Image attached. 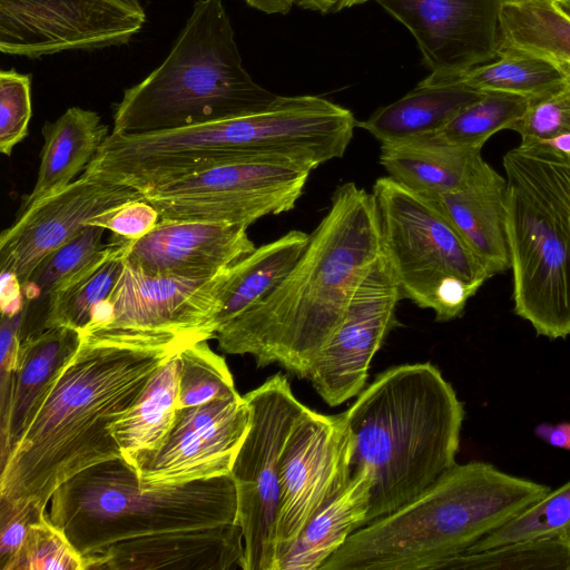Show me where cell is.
Segmentation results:
<instances>
[{"label": "cell", "mask_w": 570, "mask_h": 570, "mask_svg": "<svg viewBox=\"0 0 570 570\" xmlns=\"http://www.w3.org/2000/svg\"><path fill=\"white\" fill-rule=\"evenodd\" d=\"M569 532L570 481L557 490H550L543 498L465 551H482L505 543L558 537Z\"/></svg>", "instance_id": "cell-35"}, {"label": "cell", "mask_w": 570, "mask_h": 570, "mask_svg": "<svg viewBox=\"0 0 570 570\" xmlns=\"http://www.w3.org/2000/svg\"><path fill=\"white\" fill-rule=\"evenodd\" d=\"M0 570H85L83 560L48 518L33 523L19 551Z\"/></svg>", "instance_id": "cell-36"}, {"label": "cell", "mask_w": 570, "mask_h": 570, "mask_svg": "<svg viewBox=\"0 0 570 570\" xmlns=\"http://www.w3.org/2000/svg\"><path fill=\"white\" fill-rule=\"evenodd\" d=\"M47 515L35 501L0 500V569L19 551L31 525Z\"/></svg>", "instance_id": "cell-39"}, {"label": "cell", "mask_w": 570, "mask_h": 570, "mask_svg": "<svg viewBox=\"0 0 570 570\" xmlns=\"http://www.w3.org/2000/svg\"><path fill=\"white\" fill-rule=\"evenodd\" d=\"M159 220L157 209L141 198L101 214L88 226H99L110 230L115 236L135 240L150 232Z\"/></svg>", "instance_id": "cell-40"}, {"label": "cell", "mask_w": 570, "mask_h": 570, "mask_svg": "<svg viewBox=\"0 0 570 570\" xmlns=\"http://www.w3.org/2000/svg\"><path fill=\"white\" fill-rule=\"evenodd\" d=\"M441 569L464 570H570V532L551 538L501 544L475 552H462L443 562Z\"/></svg>", "instance_id": "cell-32"}, {"label": "cell", "mask_w": 570, "mask_h": 570, "mask_svg": "<svg viewBox=\"0 0 570 570\" xmlns=\"http://www.w3.org/2000/svg\"><path fill=\"white\" fill-rule=\"evenodd\" d=\"M372 487L371 469L355 468L348 485L311 519L278 570H320L366 524Z\"/></svg>", "instance_id": "cell-24"}, {"label": "cell", "mask_w": 570, "mask_h": 570, "mask_svg": "<svg viewBox=\"0 0 570 570\" xmlns=\"http://www.w3.org/2000/svg\"><path fill=\"white\" fill-rule=\"evenodd\" d=\"M370 0H294V4L322 13L336 12L342 9L365 3Z\"/></svg>", "instance_id": "cell-45"}, {"label": "cell", "mask_w": 570, "mask_h": 570, "mask_svg": "<svg viewBox=\"0 0 570 570\" xmlns=\"http://www.w3.org/2000/svg\"><path fill=\"white\" fill-rule=\"evenodd\" d=\"M531 101L528 97L511 92H482L436 134L454 145L482 148L492 135L509 129L520 119Z\"/></svg>", "instance_id": "cell-33"}, {"label": "cell", "mask_w": 570, "mask_h": 570, "mask_svg": "<svg viewBox=\"0 0 570 570\" xmlns=\"http://www.w3.org/2000/svg\"><path fill=\"white\" fill-rule=\"evenodd\" d=\"M41 132L38 177L32 190L22 197L17 216L69 186L109 135L96 111L80 107H70L53 122L47 121Z\"/></svg>", "instance_id": "cell-23"}, {"label": "cell", "mask_w": 570, "mask_h": 570, "mask_svg": "<svg viewBox=\"0 0 570 570\" xmlns=\"http://www.w3.org/2000/svg\"><path fill=\"white\" fill-rule=\"evenodd\" d=\"M354 448L344 412L328 415L306 407L296 421L281 458L277 570L311 519L348 485Z\"/></svg>", "instance_id": "cell-11"}, {"label": "cell", "mask_w": 570, "mask_h": 570, "mask_svg": "<svg viewBox=\"0 0 570 570\" xmlns=\"http://www.w3.org/2000/svg\"><path fill=\"white\" fill-rule=\"evenodd\" d=\"M119 238L126 263L148 275L214 277L256 248L246 226L220 222L159 220L138 239Z\"/></svg>", "instance_id": "cell-18"}, {"label": "cell", "mask_w": 570, "mask_h": 570, "mask_svg": "<svg viewBox=\"0 0 570 570\" xmlns=\"http://www.w3.org/2000/svg\"><path fill=\"white\" fill-rule=\"evenodd\" d=\"M499 52L570 63V17L557 0H502Z\"/></svg>", "instance_id": "cell-29"}, {"label": "cell", "mask_w": 570, "mask_h": 570, "mask_svg": "<svg viewBox=\"0 0 570 570\" xmlns=\"http://www.w3.org/2000/svg\"><path fill=\"white\" fill-rule=\"evenodd\" d=\"M250 412L244 396L177 410L161 446L131 466L145 487L184 484L229 474L247 434Z\"/></svg>", "instance_id": "cell-15"}, {"label": "cell", "mask_w": 570, "mask_h": 570, "mask_svg": "<svg viewBox=\"0 0 570 570\" xmlns=\"http://www.w3.org/2000/svg\"><path fill=\"white\" fill-rule=\"evenodd\" d=\"M344 414L355 442L353 470L367 465L373 475L366 523L400 508L456 463L464 405L430 362L381 372Z\"/></svg>", "instance_id": "cell-3"}, {"label": "cell", "mask_w": 570, "mask_h": 570, "mask_svg": "<svg viewBox=\"0 0 570 570\" xmlns=\"http://www.w3.org/2000/svg\"><path fill=\"white\" fill-rule=\"evenodd\" d=\"M402 298L400 285L381 253L355 287L338 326L308 375L327 405H341L365 387L374 355L399 325L396 307Z\"/></svg>", "instance_id": "cell-14"}, {"label": "cell", "mask_w": 570, "mask_h": 570, "mask_svg": "<svg viewBox=\"0 0 570 570\" xmlns=\"http://www.w3.org/2000/svg\"><path fill=\"white\" fill-rule=\"evenodd\" d=\"M556 66L560 69V71L566 77L567 82L570 85V63L568 62H554Z\"/></svg>", "instance_id": "cell-47"}, {"label": "cell", "mask_w": 570, "mask_h": 570, "mask_svg": "<svg viewBox=\"0 0 570 570\" xmlns=\"http://www.w3.org/2000/svg\"><path fill=\"white\" fill-rule=\"evenodd\" d=\"M81 340L82 332L67 326L46 328L22 338L9 411L0 423V468Z\"/></svg>", "instance_id": "cell-21"}, {"label": "cell", "mask_w": 570, "mask_h": 570, "mask_svg": "<svg viewBox=\"0 0 570 570\" xmlns=\"http://www.w3.org/2000/svg\"><path fill=\"white\" fill-rule=\"evenodd\" d=\"M177 410L199 406L238 395L224 357L207 341H198L177 352Z\"/></svg>", "instance_id": "cell-34"}, {"label": "cell", "mask_w": 570, "mask_h": 570, "mask_svg": "<svg viewBox=\"0 0 570 570\" xmlns=\"http://www.w3.org/2000/svg\"><path fill=\"white\" fill-rule=\"evenodd\" d=\"M250 412L247 434L230 476L237 491L244 540L243 570H277L275 537L281 502V458L306 410L281 372L243 395Z\"/></svg>", "instance_id": "cell-9"}, {"label": "cell", "mask_w": 570, "mask_h": 570, "mask_svg": "<svg viewBox=\"0 0 570 570\" xmlns=\"http://www.w3.org/2000/svg\"><path fill=\"white\" fill-rule=\"evenodd\" d=\"M144 198L138 189L83 174L43 199L0 235V272L22 285L50 253L72 239L89 223L125 203Z\"/></svg>", "instance_id": "cell-16"}, {"label": "cell", "mask_w": 570, "mask_h": 570, "mask_svg": "<svg viewBox=\"0 0 570 570\" xmlns=\"http://www.w3.org/2000/svg\"><path fill=\"white\" fill-rule=\"evenodd\" d=\"M277 95L246 71L222 0H196L166 59L124 91L115 135L178 129L261 111Z\"/></svg>", "instance_id": "cell-5"}, {"label": "cell", "mask_w": 570, "mask_h": 570, "mask_svg": "<svg viewBox=\"0 0 570 570\" xmlns=\"http://www.w3.org/2000/svg\"><path fill=\"white\" fill-rule=\"evenodd\" d=\"M22 328V312L1 314L0 324V423L7 417L14 382Z\"/></svg>", "instance_id": "cell-41"}, {"label": "cell", "mask_w": 570, "mask_h": 570, "mask_svg": "<svg viewBox=\"0 0 570 570\" xmlns=\"http://www.w3.org/2000/svg\"><path fill=\"white\" fill-rule=\"evenodd\" d=\"M228 268L207 278L148 275L125 261L116 287L85 332L169 337L187 345L214 338L217 296Z\"/></svg>", "instance_id": "cell-12"}, {"label": "cell", "mask_w": 570, "mask_h": 570, "mask_svg": "<svg viewBox=\"0 0 570 570\" xmlns=\"http://www.w3.org/2000/svg\"><path fill=\"white\" fill-rule=\"evenodd\" d=\"M105 230L99 226H87L72 239L41 259L21 285L22 327L26 324L31 325L27 335L43 330L50 296L105 246Z\"/></svg>", "instance_id": "cell-31"}, {"label": "cell", "mask_w": 570, "mask_h": 570, "mask_svg": "<svg viewBox=\"0 0 570 570\" xmlns=\"http://www.w3.org/2000/svg\"><path fill=\"white\" fill-rule=\"evenodd\" d=\"M517 148L528 156L570 164V132H562L546 139L521 142Z\"/></svg>", "instance_id": "cell-43"}, {"label": "cell", "mask_w": 570, "mask_h": 570, "mask_svg": "<svg viewBox=\"0 0 570 570\" xmlns=\"http://www.w3.org/2000/svg\"><path fill=\"white\" fill-rule=\"evenodd\" d=\"M125 267V247L115 236L50 296L43 330L67 326L85 332L97 306L116 287ZM42 330V331H43Z\"/></svg>", "instance_id": "cell-28"}, {"label": "cell", "mask_w": 570, "mask_h": 570, "mask_svg": "<svg viewBox=\"0 0 570 570\" xmlns=\"http://www.w3.org/2000/svg\"><path fill=\"white\" fill-rule=\"evenodd\" d=\"M508 180L485 160L462 187L435 202L492 276L511 268Z\"/></svg>", "instance_id": "cell-20"}, {"label": "cell", "mask_w": 570, "mask_h": 570, "mask_svg": "<svg viewBox=\"0 0 570 570\" xmlns=\"http://www.w3.org/2000/svg\"><path fill=\"white\" fill-rule=\"evenodd\" d=\"M481 95L461 85L420 82L407 95L377 109L356 126L381 144L433 134Z\"/></svg>", "instance_id": "cell-26"}, {"label": "cell", "mask_w": 570, "mask_h": 570, "mask_svg": "<svg viewBox=\"0 0 570 570\" xmlns=\"http://www.w3.org/2000/svg\"><path fill=\"white\" fill-rule=\"evenodd\" d=\"M509 130L521 136V142L546 139L570 132V85L542 99L531 101L524 115Z\"/></svg>", "instance_id": "cell-38"}, {"label": "cell", "mask_w": 570, "mask_h": 570, "mask_svg": "<svg viewBox=\"0 0 570 570\" xmlns=\"http://www.w3.org/2000/svg\"><path fill=\"white\" fill-rule=\"evenodd\" d=\"M381 253L373 194L352 181L337 186L286 277L216 332L219 350L250 355L257 367L277 364L307 380L355 287Z\"/></svg>", "instance_id": "cell-2"}, {"label": "cell", "mask_w": 570, "mask_h": 570, "mask_svg": "<svg viewBox=\"0 0 570 570\" xmlns=\"http://www.w3.org/2000/svg\"><path fill=\"white\" fill-rule=\"evenodd\" d=\"M31 75L0 72V151L10 156L28 135L31 118Z\"/></svg>", "instance_id": "cell-37"}, {"label": "cell", "mask_w": 570, "mask_h": 570, "mask_svg": "<svg viewBox=\"0 0 570 570\" xmlns=\"http://www.w3.org/2000/svg\"><path fill=\"white\" fill-rule=\"evenodd\" d=\"M533 432L537 438L552 446L570 450V422L541 423Z\"/></svg>", "instance_id": "cell-44"}, {"label": "cell", "mask_w": 570, "mask_h": 570, "mask_svg": "<svg viewBox=\"0 0 570 570\" xmlns=\"http://www.w3.org/2000/svg\"><path fill=\"white\" fill-rule=\"evenodd\" d=\"M308 240L309 234L293 229L232 265L217 296L215 334L271 293L296 264Z\"/></svg>", "instance_id": "cell-25"}, {"label": "cell", "mask_w": 570, "mask_h": 570, "mask_svg": "<svg viewBox=\"0 0 570 570\" xmlns=\"http://www.w3.org/2000/svg\"><path fill=\"white\" fill-rule=\"evenodd\" d=\"M312 169L279 159L223 163L154 187L144 199L160 220L220 222L248 227L296 205Z\"/></svg>", "instance_id": "cell-10"}, {"label": "cell", "mask_w": 570, "mask_h": 570, "mask_svg": "<svg viewBox=\"0 0 570 570\" xmlns=\"http://www.w3.org/2000/svg\"><path fill=\"white\" fill-rule=\"evenodd\" d=\"M250 7L266 13H286L294 0H245Z\"/></svg>", "instance_id": "cell-46"}, {"label": "cell", "mask_w": 570, "mask_h": 570, "mask_svg": "<svg viewBox=\"0 0 570 570\" xmlns=\"http://www.w3.org/2000/svg\"><path fill=\"white\" fill-rule=\"evenodd\" d=\"M414 36L436 77L497 58L502 0H373Z\"/></svg>", "instance_id": "cell-17"}, {"label": "cell", "mask_w": 570, "mask_h": 570, "mask_svg": "<svg viewBox=\"0 0 570 570\" xmlns=\"http://www.w3.org/2000/svg\"><path fill=\"white\" fill-rule=\"evenodd\" d=\"M557 4L570 17V0H557Z\"/></svg>", "instance_id": "cell-48"}, {"label": "cell", "mask_w": 570, "mask_h": 570, "mask_svg": "<svg viewBox=\"0 0 570 570\" xmlns=\"http://www.w3.org/2000/svg\"><path fill=\"white\" fill-rule=\"evenodd\" d=\"M243 564L239 523L114 544L83 559L85 570H230Z\"/></svg>", "instance_id": "cell-19"}, {"label": "cell", "mask_w": 570, "mask_h": 570, "mask_svg": "<svg viewBox=\"0 0 570 570\" xmlns=\"http://www.w3.org/2000/svg\"><path fill=\"white\" fill-rule=\"evenodd\" d=\"M524 156L531 168L553 197L570 233V164L528 155Z\"/></svg>", "instance_id": "cell-42"}, {"label": "cell", "mask_w": 570, "mask_h": 570, "mask_svg": "<svg viewBox=\"0 0 570 570\" xmlns=\"http://www.w3.org/2000/svg\"><path fill=\"white\" fill-rule=\"evenodd\" d=\"M177 353L163 362L130 406L110 424L122 459L129 463L157 451L169 434L177 414Z\"/></svg>", "instance_id": "cell-27"}, {"label": "cell", "mask_w": 570, "mask_h": 570, "mask_svg": "<svg viewBox=\"0 0 570 570\" xmlns=\"http://www.w3.org/2000/svg\"><path fill=\"white\" fill-rule=\"evenodd\" d=\"M186 345L169 337L83 332L0 468V500L47 508L73 475L121 459L110 424L130 409L156 368Z\"/></svg>", "instance_id": "cell-1"}, {"label": "cell", "mask_w": 570, "mask_h": 570, "mask_svg": "<svg viewBox=\"0 0 570 570\" xmlns=\"http://www.w3.org/2000/svg\"><path fill=\"white\" fill-rule=\"evenodd\" d=\"M47 512L82 560L119 543L238 522L230 474L145 487L122 458L95 464L62 483Z\"/></svg>", "instance_id": "cell-6"}, {"label": "cell", "mask_w": 570, "mask_h": 570, "mask_svg": "<svg viewBox=\"0 0 570 570\" xmlns=\"http://www.w3.org/2000/svg\"><path fill=\"white\" fill-rule=\"evenodd\" d=\"M550 490L491 463H455L413 499L356 530L320 570H439Z\"/></svg>", "instance_id": "cell-4"}, {"label": "cell", "mask_w": 570, "mask_h": 570, "mask_svg": "<svg viewBox=\"0 0 570 570\" xmlns=\"http://www.w3.org/2000/svg\"><path fill=\"white\" fill-rule=\"evenodd\" d=\"M514 313L538 335H570V233L550 191L517 148L503 157Z\"/></svg>", "instance_id": "cell-8"}, {"label": "cell", "mask_w": 570, "mask_h": 570, "mask_svg": "<svg viewBox=\"0 0 570 570\" xmlns=\"http://www.w3.org/2000/svg\"><path fill=\"white\" fill-rule=\"evenodd\" d=\"M145 22L138 0H0V51L39 58L120 46Z\"/></svg>", "instance_id": "cell-13"}, {"label": "cell", "mask_w": 570, "mask_h": 570, "mask_svg": "<svg viewBox=\"0 0 570 570\" xmlns=\"http://www.w3.org/2000/svg\"><path fill=\"white\" fill-rule=\"evenodd\" d=\"M481 149L448 142L433 132L381 144L380 164L406 188L436 200L470 180L484 161Z\"/></svg>", "instance_id": "cell-22"}, {"label": "cell", "mask_w": 570, "mask_h": 570, "mask_svg": "<svg viewBox=\"0 0 570 570\" xmlns=\"http://www.w3.org/2000/svg\"><path fill=\"white\" fill-rule=\"evenodd\" d=\"M421 82L461 85L481 92H511L532 101L550 96L568 83L554 62L518 52H499L490 62L450 76L430 75Z\"/></svg>", "instance_id": "cell-30"}, {"label": "cell", "mask_w": 570, "mask_h": 570, "mask_svg": "<svg viewBox=\"0 0 570 570\" xmlns=\"http://www.w3.org/2000/svg\"><path fill=\"white\" fill-rule=\"evenodd\" d=\"M372 194L382 253L404 298L434 312L438 322L462 316L468 301L492 277L435 200L381 177Z\"/></svg>", "instance_id": "cell-7"}]
</instances>
